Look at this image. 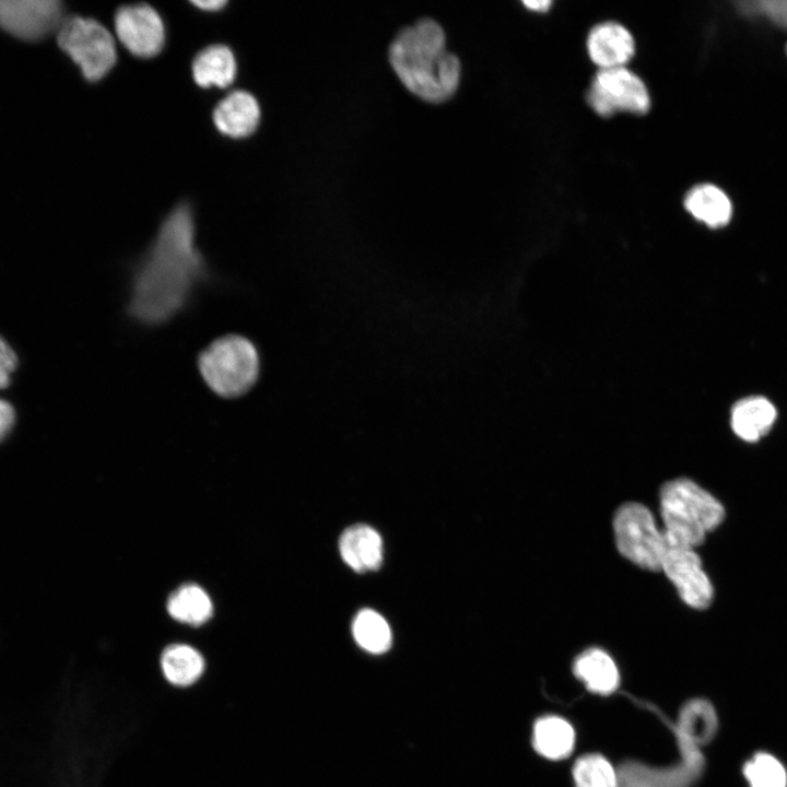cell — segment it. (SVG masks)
Masks as SVG:
<instances>
[{"label": "cell", "instance_id": "obj_1", "mask_svg": "<svg viewBox=\"0 0 787 787\" xmlns=\"http://www.w3.org/2000/svg\"><path fill=\"white\" fill-rule=\"evenodd\" d=\"M207 274L195 245L188 203L171 211L132 277L129 313L140 322L162 324L178 314Z\"/></svg>", "mask_w": 787, "mask_h": 787}, {"label": "cell", "instance_id": "obj_2", "mask_svg": "<svg viewBox=\"0 0 787 787\" xmlns=\"http://www.w3.org/2000/svg\"><path fill=\"white\" fill-rule=\"evenodd\" d=\"M389 61L403 85L427 102L451 97L460 81V61L446 50L445 33L432 19L402 28L389 46Z\"/></svg>", "mask_w": 787, "mask_h": 787}, {"label": "cell", "instance_id": "obj_3", "mask_svg": "<svg viewBox=\"0 0 787 787\" xmlns=\"http://www.w3.org/2000/svg\"><path fill=\"white\" fill-rule=\"evenodd\" d=\"M660 515L668 541L695 548L725 519L723 504L690 479L666 482L660 489Z\"/></svg>", "mask_w": 787, "mask_h": 787}, {"label": "cell", "instance_id": "obj_4", "mask_svg": "<svg viewBox=\"0 0 787 787\" xmlns=\"http://www.w3.org/2000/svg\"><path fill=\"white\" fill-rule=\"evenodd\" d=\"M198 367L213 392L235 398L254 386L259 376L260 361L251 341L228 334L214 340L200 353Z\"/></svg>", "mask_w": 787, "mask_h": 787}, {"label": "cell", "instance_id": "obj_5", "mask_svg": "<svg viewBox=\"0 0 787 787\" xmlns=\"http://www.w3.org/2000/svg\"><path fill=\"white\" fill-rule=\"evenodd\" d=\"M57 43L80 67L87 81L95 82L104 78L117 60L111 33L91 17H64L57 32Z\"/></svg>", "mask_w": 787, "mask_h": 787}, {"label": "cell", "instance_id": "obj_6", "mask_svg": "<svg viewBox=\"0 0 787 787\" xmlns=\"http://www.w3.org/2000/svg\"><path fill=\"white\" fill-rule=\"evenodd\" d=\"M613 530L616 548L624 557L644 569H661L666 537L646 506L636 502L622 504L614 514Z\"/></svg>", "mask_w": 787, "mask_h": 787}, {"label": "cell", "instance_id": "obj_7", "mask_svg": "<svg viewBox=\"0 0 787 787\" xmlns=\"http://www.w3.org/2000/svg\"><path fill=\"white\" fill-rule=\"evenodd\" d=\"M587 101L601 116L620 110L645 114L650 105L644 82L624 67L600 69L587 93Z\"/></svg>", "mask_w": 787, "mask_h": 787}, {"label": "cell", "instance_id": "obj_8", "mask_svg": "<svg viewBox=\"0 0 787 787\" xmlns=\"http://www.w3.org/2000/svg\"><path fill=\"white\" fill-rule=\"evenodd\" d=\"M681 760L670 767L654 768L638 762L618 771L619 787H691L701 776L704 757L700 748L676 736Z\"/></svg>", "mask_w": 787, "mask_h": 787}, {"label": "cell", "instance_id": "obj_9", "mask_svg": "<svg viewBox=\"0 0 787 787\" xmlns=\"http://www.w3.org/2000/svg\"><path fill=\"white\" fill-rule=\"evenodd\" d=\"M660 571H663L676 586L688 606L697 610L709 607L714 597L713 585L694 548L666 539Z\"/></svg>", "mask_w": 787, "mask_h": 787}, {"label": "cell", "instance_id": "obj_10", "mask_svg": "<svg viewBox=\"0 0 787 787\" xmlns=\"http://www.w3.org/2000/svg\"><path fill=\"white\" fill-rule=\"evenodd\" d=\"M118 40L140 58L156 56L165 44V26L157 11L148 3L120 7L114 19Z\"/></svg>", "mask_w": 787, "mask_h": 787}, {"label": "cell", "instance_id": "obj_11", "mask_svg": "<svg viewBox=\"0 0 787 787\" xmlns=\"http://www.w3.org/2000/svg\"><path fill=\"white\" fill-rule=\"evenodd\" d=\"M64 17L58 0H0V27L24 40L57 33Z\"/></svg>", "mask_w": 787, "mask_h": 787}, {"label": "cell", "instance_id": "obj_12", "mask_svg": "<svg viewBox=\"0 0 787 787\" xmlns=\"http://www.w3.org/2000/svg\"><path fill=\"white\" fill-rule=\"evenodd\" d=\"M260 121V107L256 97L243 90H235L221 99L213 110L218 130L231 138L251 134Z\"/></svg>", "mask_w": 787, "mask_h": 787}, {"label": "cell", "instance_id": "obj_13", "mask_svg": "<svg viewBox=\"0 0 787 787\" xmlns=\"http://www.w3.org/2000/svg\"><path fill=\"white\" fill-rule=\"evenodd\" d=\"M590 59L600 69L623 67L634 54V39L621 24L606 22L596 25L587 38Z\"/></svg>", "mask_w": 787, "mask_h": 787}, {"label": "cell", "instance_id": "obj_14", "mask_svg": "<svg viewBox=\"0 0 787 787\" xmlns=\"http://www.w3.org/2000/svg\"><path fill=\"white\" fill-rule=\"evenodd\" d=\"M339 549L343 561L357 573L375 571L383 561L381 538L367 525H354L345 529Z\"/></svg>", "mask_w": 787, "mask_h": 787}, {"label": "cell", "instance_id": "obj_15", "mask_svg": "<svg viewBox=\"0 0 787 787\" xmlns=\"http://www.w3.org/2000/svg\"><path fill=\"white\" fill-rule=\"evenodd\" d=\"M777 418L774 404L762 396L745 397L731 409L730 425L733 433L748 443L765 436Z\"/></svg>", "mask_w": 787, "mask_h": 787}, {"label": "cell", "instance_id": "obj_16", "mask_svg": "<svg viewBox=\"0 0 787 787\" xmlns=\"http://www.w3.org/2000/svg\"><path fill=\"white\" fill-rule=\"evenodd\" d=\"M192 77L201 87H226L236 77V59L230 47L215 44L205 47L193 58Z\"/></svg>", "mask_w": 787, "mask_h": 787}, {"label": "cell", "instance_id": "obj_17", "mask_svg": "<svg viewBox=\"0 0 787 787\" xmlns=\"http://www.w3.org/2000/svg\"><path fill=\"white\" fill-rule=\"evenodd\" d=\"M717 728L718 718L714 706L706 700L695 698L681 708L672 730L674 736L701 749L712 741Z\"/></svg>", "mask_w": 787, "mask_h": 787}, {"label": "cell", "instance_id": "obj_18", "mask_svg": "<svg viewBox=\"0 0 787 787\" xmlns=\"http://www.w3.org/2000/svg\"><path fill=\"white\" fill-rule=\"evenodd\" d=\"M574 674L595 693L609 694L620 682L619 670L604 650L592 647L578 655L573 665Z\"/></svg>", "mask_w": 787, "mask_h": 787}, {"label": "cell", "instance_id": "obj_19", "mask_svg": "<svg viewBox=\"0 0 787 787\" xmlns=\"http://www.w3.org/2000/svg\"><path fill=\"white\" fill-rule=\"evenodd\" d=\"M686 210L709 227L726 225L732 214L727 195L718 187L703 184L692 188L684 198Z\"/></svg>", "mask_w": 787, "mask_h": 787}, {"label": "cell", "instance_id": "obj_20", "mask_svg": "<svg viewBox=\"0 0 787 787\" xmlns=\"http://www.w3.org/2000/svg\"><path fill=\"white\" fill-rule=\"evenodd\" d=\"M160 663L165 679L178 688H187L196 683L205 667L200 651L186 644L167 646L161 655Z\"/></svg>", "mask_w": 787, "mask_h": 787}, {"label": "cell", "instance_id": "obj_21", "mask_svg": "<svg viewBox=\"0 0 787 787\" xmlns=\"http://www.w3.org/2000/svg\"><path fill=\"white\" fill-rule=\"evenodd\" d=\"M575 742L573 727L557 716H547L537 720L533 727L532 744L535 750L549 760H561L571 754Z\"/></svg>", "mask_w": 787, "mask_h": 787}, {"label": "cell", "instance_id": "obj_22", "mask_svg": "<svg viewBox=\"0 0 787 787\" xmlns=\"http://www.w3.org/2000/svg\"><path fill=\"white\" fill-rule=\"evenodd\" d=\"M166 608L174 620L192 626L207 622L213 612L209 595L195 584H185L171 594Z\"/></svg>", "mask_w": 787, "mask_h": 787}, {"label": "cell", "instance_id": "obj_23", "mask_svg": "<svg viewBox=\"0 0 787 787\" xmlns=\"http://www.w3.org/2000/svg\"><path fill=\"white\" fill-rule=\"evenodd\" d=\"M353 635L357 644L373 654L386 651L391 644L390 629L377 612L365 609L357 613L353 622Z\"/></svg>", "mask_w": 787, "mask_h": 787}, {"label": "cell", "instance_id": "obj_24", "mask_svg": "<svg viewBox=\"0 0 787 787\" xmlns=\"http://www.w3.org/2000/svg\"><path fill=\"white\" fill-rule=\"evenodd\" d=\"M575 787H619L618 772L600 754H586L573 766Z\"/></svg>", "mask_w": 787, "mask_h": 787}, {"label": "cell", "instance_id": "obj_25", "mask_svg": "<svg viewBox=\"0 0 787 787\" xmlns=\"http://www.w3.org/2000/svg\"><path fill=\"white\" fill-rule=\"evenodd\" d=\"M749 787H787V772L782 762L766 752L753 754L743 765Z\"/></svg>", "mask_w": 787, "mask_h": 787}, {"label": "cell", "instance_id": "obj_26", "mask_svg": "<svg viewBox=\"0 0 787 787\" xmlns=\"http://www.w3.org/2000/svg\"><path fill=\"white\" fill-rule=\"evenodd\" d=\"M739 9L745 14L765 17L787 28V0L742 1L739 3Z\"/></svg>", "mask_w": 787, "mask_h": 787}, {"label": "cell", "instance_id": "obj_27", "mask_svg": "<svg viewBox=\"0 0 787 787\" xmlns=\"http://www.w3.org/2000/svg\"><path fill=\"white\" fill-rule=\"evenodd\" d=\"M17 366V355L12 346L0 336V389L9 386L11 376Z\"/></svg>", "mask_w": 787, "mask_h": 787}, {"label": "cell", "instance_id": "obj_28", "mask_svg": "<svg viewBox=\"0 0 787 787\" xmlns=\"http://www.w3.org/2000/svg\"><path fill=\"white\" fill-rule=\"evenodd\" d=\"M15 423V410L12 404L0 398V441L12 430Z\"/></svg>", "mask_w": 787, "mask_h": 787}, {"label": "cell", "instance_id": "obj_29", "mask_svg": "<svg viewBox=\"0 0 787 787\" xmlns=\"http://www.w3.org/2000/svg\"><path fill=\"white\" fill-rule=\"evenodd\" d=\"M198 9L203 11H219L226 5V1L223 0H199L191 2Z\"/></svg>", "mask_w": 787, "mask_h": 787}, {"label": "cell", "instance_id": "obj_30", "mask_svg": "<svg viewBox=\"0 0 787 787\" xmlns=\"http://www.w3.org/2000/svg\"><path fill=\"white\" fill-rule=\"evenodd\" d=\"M524 4L535 11H545L549 9V7L552 4L549 0H531V1H524Z\"/></svg>", "mask_w": 787, "mask_h": 787}]
</instances>
